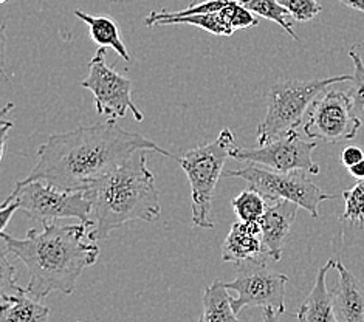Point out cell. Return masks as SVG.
I'll list each match as a JSON object with an SVG mask.
<instances>
[{
    "instance_id": "6da1fadb",
    "label": "cell",
    "mask_w": 364,
    "mask_h": 322,
    "mask_svg": "<svg viewBox=\"0 0 364 322\" xmlns=\"http://www.w3.org/2000/svg\"><path fill=\"white\" fill-rule=\"evenodd\" d=\"M136 151H154L174 159L149 138L121 129L117 119L109 118L106 123L50 135L39 147L38 163L22 181L42 180L64 190H85Z\"/></svg>"
},
{
    "instance_id": "7a4b0ae2",
    "label": "cell",
    "mask_w": 364,
    "mask_h": 322,
    "mask_svg": "<svg viewBox=\"0 0 364 322\" xmlns=\"http://www.w3.org/2000/svg\"><path fill=\"white\" fill-rule=\"evenodd\" d=\"M44 230H30L23 239L2 231L4 247L22 260L30 273L27 290L39 301L50 293L72 294L80 276L100 257V247L89 239V226L46 222Z\"/></svg>"
},
{
    "instance_id": "3957f363",
    "label": "cell",
    "mask_w": 364,
    "mask_h": 322,
    "mask_svg": "<svg viewBox=\"0 0 364 322\" xmlns=\"http://www.w3.org/2000/svg\"><path fill=\"white\" fill-rule=\"evenodd\" d=\"M92 226L89 239L106 240L124 223L157 222L161 217L160 194L154 173L147 168V151H136L118 169L89 189Z\"/></svg>"
},
{
    "instance_id": "277c9868",
    "label": "cell",
    "mask_w": 364,
    "mask_h": 322,
    "mask_svg": "<svg viewBox=\"0 0 364 322\" xmlns=\"http://www.w3.org/2000/svg\"><path fill=\"white\" fill-rule=\"evenodd\" d=\"M350 80L352 75H341L326 80H291L274 84L267 97L265 117L257 127V144H268L290 130H296L304 121L310 104L321 92Z\"/></svg>"
},
{
    "instance_id": "5b68a950",
    "label": "cell",
    "mask_w": 364,
    "mask_h": 322,
    "mask_svg": "<svg viewBox=\"0 0 364 322\" xmlns=\"http://www.w3.org/2000/svg\"><path fill=\"white\" fill-rule=\"evenodd\" d=\"M234 141L231 130L223 129L214 141L198 146L177 159L191 185V213L197 228H214L210 219L213 198L218 181L223 176V164L232 146H236Z\"/></svg>"
},
{
    "instance_id": "8992f818",
    "label": "cell",
    "mask_w": 364,
    "mask_h": 322,
    "mask_svg": "<svg viewBox=\"0 0 364 322\" xmlns=\"http://www.w3.org/2000/svg\"><path fill=\"white\" fill-rule=\"evenodd\" d=\"M17 202L19 211L41 223L58 219H77L92 226V198L87 190H64L47 181H17L2 205Z\"/></svg>"
},
{
    "instance_id": "52a82bcc",
    "label": "cell",
    "mask_w": 364,
    "mask_h": 322,
    "mask_svg": "<svg viewBox=\"0 0 364 322\" xmlns=\"http://www.w3.org/2000/svg\"><path fill=\"white\" fill-rule=\"evenodd\" d=\"M265 257L247 259L236 262V277L227 282L232 308L239 313L245 307H261L264 319L272 321L285 313V286L289 277L267 267Z\"/></svg>"
},
{
    "instance_id": "ba28073f",
    "label": "cell",
    "mask_w": 364,
    "mask_h": 322,
    "mask_svg": "<svg viewBox=\"0 0 364 322\" xmlns=\"http://www.w3.org/2000/svg\"><path fill=\"white\" fill-rule=\"evenodd\" d=\"M306 173L304 171L277 172L248 163V166L242 169L223 171V177L245 180L250 188L259 190L267 200H290L316 219L319 217V205L335 198V195L324 193L307 178Z\"/></svg>"
},
{
    "instance_id": "9c48e42d",
    "label": "cell",
    "mask_w": 364,
    "mask_h": 322,
    "mask_svg": "<svg viewBox=\"0 0 364 322\" xmlns=\"http://www.w3.org/2000/svg\"><path fill=\"white\" fill-rule=\"evenodd\" d=\"M361 127L355 117L348 92L327 87L310 104L302 121L304 134L324 143H343L353 140Z\"/></svg>"
},
{
    "instance_id": "30bf717a",
    "label": "cell",
    "mask_w": 364,
    "mask_h": 322,
    "mask_svg": "<svg viewBox=\"0 0 364 322\" xmlns=\"http://www.w3.org/2000/svg\"><path fill=\"white\" fill-rule=\"evenodd\" d=\"M81 87L93 93L95 109L100 115L121 119L127 115V110H131L138 123L144 119L143 112L132 100V81L106 64V47H98L97 55L89 63V75L81 81Z\"/></svg>"
},
{
    "instance_id": "8fae6325",
    "label": "cell",
    "mask_w": 364,
    "mask_h": 322,
    "mask_svg": "<svg viewBox=\"0 0 364 322\" xmlns=\"http://www.w3.org/2000/svg\"><path fill=\"white\" fill-rule=\"evenodd\" d=\"M316 147V143L304 141L296 130H290L277 140L259 147L248 149V147L232 146L230 156L237 161L255 163L277 172L304 171L311 176H318L319 166L311 159Z\"/></svg>"
},
{
    "instance_id": "7c38bea8",
    "label": "cell",
    "mask_w": 364,
    "mask_h": 322,
    "mask_svg": "<svg viewBox=\"0 0 364 322\" xmlns=\"http://www.w3.org/2000/svg\"><path fill=\"white\" fill-rule=\"evenodd\" d=\"M298 208H301L298 203L285 198L268 200L267 210L261 217V220H259L268 256L274 262H281L282 260L284 243L289 237Z\"/></svg>"
},
{
    "instance_id": "4fadbf2b",
    "label": "cell",
    "mask_w": 364,
    "mask_h": 322,
    "mask_svg": "<svg viewBox=\"0 0 364 322\" xmlns=\"http://www.w3.org/2000/svg\"><path fill=\"white\" fill-rule=\"evenodd\" d=\"M270 257L262 237L259 222H234L222 245L223 262H240V260Z\"/></svg>"
},
{
    "instance_id": "5bb4252c",
    "label": "cell",
    "mask_w": 364,
    "mask_h": 322,
    "mask_svg": "<svg viewBox=\"0 0 364 322\" xmlns=\"http://www.w3.org/2000/svg\"><path fill=\"white\" fill-rule=\"evenodd\" d=\"M338 285L332 290L336 322H364V286L348 268L336 259Z\"/></svg>"
},
{
    "instance_id": "9a60e30c",
    "label": "cell",
    "mask_w": 364,
    "mask_h": 322,
    "mask_svg": "<svg viewBox=\"0 0 364 322\" xmlns=\"http://www.w3.org/2000/svg\"><path fill=\"white\" fill-rule=\"evenodd\" d=\"M336 259H331L328 262L319 268L314 289L309 293L307 299L302 302L298 313L294 315L298 321L302 322H336L333 311V296L327 289V273L335 267Z\"/></svg>"
},
{
    "instance_id": "2e32d148",
    "label": "cell",
    "mask_w": 364,
    "mask_h": 322,
    "mask_svg": "<svg viewBox=\"0 0 364 322\" xmlns=\"http://www.w3.org/2000/svg\"><path fill=\"white\" fill-rule=\"evenodd\" d=\"M50 316V307L33 298L28 290L21 289L0 298V321L2 322H44Z\"/></svg>"
},
{
    "instance_id": "e0dca14e",
    "label": "cell",
    "mask_w": 364,
    "mask_h": 322,
    "mask_svg": "<svg viewBox=\"0 0 364 322\" xmlns=\"http://www.w3.org/2000/svg\"><path fill=\"white\" fill-rule=\"evenodd\" d=\"M75 16L87 23L90 38L98 47L112 48L127 63L131 60V55H129L123 38H121L118 23L114 19L104 16H92L82 10H75Z\"/></svg>"
},
{
    "instance_id": "ac0fdd59",
    "label": "cell",
    "mask_w": 364,
    "mask_h": 322,
    "mask_svg": "<svg viewBox=\"0 0 364 322\" xmlns=\"http://www.w3.org/2000/svg\"><path fill=\"white\" fill-rule=\"evenodd\" d=\"M227 285L214 281L206 286L203 293V313L198 318L200 322H223L237 321L239 315L232 308V301Z\"/></svg>"
},
{
    "instance_id": "d6986e66",
    "label": "cell",
    "mask_w": 364,
    "mask_h": 322,
    "mask_svg": "<svg viewBox=\"0 0 364 322\" xmlns=\"http://www.w3.org/2000/svg\"><path fill=\"white\" fill-rule=\"evenodd\" d=\"M194 25V27L202 28L208 33L215 34V36L228 38L234 34L231 25L227 22L223 16V11H214V13H202V14H191L183 17H174V19H168L163 25Z\"/></svg>"
},
{
    "instance_id": "ffe728a7",
    "label": "cell",
    "mask_w": 364,
    "mask_h": 322,
    "mask_svg": "<svg viewBox=\"0 0 364 322\" xmlns=\"http://www.w3.org/2000/svg\"><path fill=\"white\" fill-rule=\"evenodd\" d=\"M240 4L245 5L256 16L262 17V19L277 23L285 33L290 34L293 41H298L296 33H294L291 27V22L285 19V17L290 16L287 8L282 6L277 0H240Z\"/></svg>"
},
{
    "instance_id": "44dd1931",
    "label": "cell",
    "mask_w": 364,
    "mask_h": 322,
    "mask_svg": "<svg viewBox=\"0 0 364 322\" xmlns=\"http://www.w3.org/2000/svg\"><path fill=\"white\" fill-rule=\"evenodd\" d=\"M268 200L253 188H247L245 190L232 198L234 213L237 214L239 220L244 222H259L267 210Z\"/></svg>"
},
{
    "instance_id": "7402d4cb",
    "label": "cell",
    "mask_w": 364,
    "mask_h": 322,
    "mask_svg": "<svg viewBox=\"0 0 364 322\" xmlns=\"http://www.w3.org/2000/svg\"><path fill=\"white\" fill-rule=\"evenodd\" d=\"M360 45H353L349 50V56L353 63V75L350 82V89L348 90L352 102V109L355 117L360 119L361 126H364V64L358 53Z\"/></svg>"
},
{
    "instance_id": "603a6c76",
    "label": "cell",
    "mask_w": 364,
    "mask_h": 322,
    "mask_svg": "<svg viewBox=\"0 0 364 322\" xmlns=\"http://www.w3.org/2000/svg\"><path fill=\"white\" fill-rule=\"evenodd\" d=\"M344 213L341 220L355 226H364V178L343 193Z\"/></svg>"
},
{
    "instance_id": "cb8c5ba5",
    "label": "cell",
    "mask_w": 364,
    "mask_h": 322,
    "mask_svg": "<svg viewBox=\"0 0 364 322\" xmlns=\"http://www.w3.org/2000/svg\"><path fill=\"white\" fill-rule=\"evenodd\" d=\"M282 6L287 8L289 14L298 22H310L323 11V6L318 0H277Z\"/></svg>"
},
{
    "instance_id": "d4e9b609",
    "label": "cell",
    "mask_w": 364,
    "mask_h": 322,
    "mask_svg": "<svg viewBox=\"0 0 364 322\" xmlns=\"http://www.w3.org/2000/svg\"><path fill=\"white\" fill-rule=\"evenodd\" d=\"M6 252L8 249L2 245V256H0V298H2V296L13 294L22 289V286H19L16 282V268L13 264L8 262Z\"/></svg>"
},
{
    "instance_id": "484cf974",
    "label": "cell",
    "mask_w": 364,
    "mask_h": 322,
    "mask_svg": "<svg viewBox=\"0 0 364 322\" xmlns=\"http://www.w3.org/2000/svg\"><path fill=\"white\" fill-rule=\"evenodd\" d=\"M361 160H364V151L360 146H348L341 154V163L348 169Z\"/></svg>"
},
{
    "instance_id": "4316f807",
    "label": "cell",
    "mask_w": 364,
    "mask_h": 322,
    "mask_svg": "<svg viewBox=\"0 0 364 322\" xmlns=\"http://www.w3.org/2000/svg\"><path fill=\"white\" fill-rule=\"evenodd\" d=\"M16 211H19V205H17V202L2 205V211H0V231H5L6 225L10 223L11 217Z\"/></svg>"
},
{
    "instance_id": "83f0119b",
    "label": "cell",
    "mask_w": 364,
    "mask_h": 322,
    "mask_svg": "<svg viewBox=\"0 0 364 322\" xmlns=\"http://www.w3.org/2000/svg\"><path fill=\"white\" fill-rule=\"evenodd\" d=\"M349 173L357 180H363L364 178V160L358 161L357 164H353V166H350L349 169Z\"/></svg>"
},
{
    "instance_id": "f1b7e54d",
    "label": "cell",
    "mask_w": 364,
    "mask_h": 322,
    "mask_svg": "<svg viewBox=\"0 0 364 322\" xmlns=\"http://www.w3.org/2000/svg\"><path fill=\"white\" fill-rule=\"evenodd\" d=\"M340 2L346 6L352 8V10H357L360 13H364V0H340Z\"/></svg>"
},
{
    "instance_id": "f546056e",
    "label": "cell",
    "mask_w": 364,
    "mask_h": 322,
    "mask_svg": "<svg viewBox=\"0 0 364 322\" xmlns=\"http://www.w3.org/2000/svg\"><path fill=\"white\" fill-rule=\"evenodd\" d=\"M0 2H2V4H5V2H8V0H0Z\"/></svg>"
}]
</instances>
